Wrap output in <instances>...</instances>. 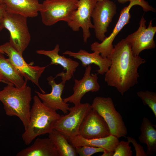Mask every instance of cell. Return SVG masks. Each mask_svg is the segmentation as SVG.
Instances as JSON below:
<instances>
[{
    "instance_id": "5b68a950",
    "label": "cell",
    "mask_w": 156,
    "mask_h": 156,
    "mask_svg": "<svg viewBox=\"0 0 156 156\" xmlns=\"http://www.w3.org/2000/svg\"><path fill=\"white\" fill-rule=\"evenodd\" d=\"M3 23L4 28L10 33L9 42L22 55L31 39L27 26V18L6 11Z\"/></svg>"
},
{
    "instance_id": "7c38bea8",
    "label": "cell",
    "mask_w": 156,
    "mask_h": 156,
    "mask_svg": "<svg viewBox=\"0 0 156 156\" xmlns=\"http://www.w3.org/2000/svg\"><path fill=\"white\" fill-rule=\"evenodd\" d=\"M146 21L143 16L140 21L138 29L125 38L131 44V49L134 56L139 55L143 50L155 47L154 37L156 32V27L153 26L152 20H151L146 28Z\"/></svg>"
},
{
    "instance_id": "cb8c5ba5",
    "label": "cell",
    "mask_w": 156,
    "mask_h": 156,
    "mask_svg": "<svg viewBox=\"0 0 156 156\" xmlns=\"http://www.w3.org/2000/svg\"><path fill=\"white\" fill-rule=\"evenodd\" d=\"M137 94L144 105H147L151 109L156 118V93L148 90H141L138 92Z\"/></svg>"
},
{
    "instance_id": "9a60e30c",
    "label": "cell",
    "mask_w": 156,
    "mask_h": 156,
    "mask_svg": "<svg viewBox=\"0 0 156 156\" xmlns=\"http://www.w3.org/2000/svg\"><path fill=\"white\" fill-rule=\"evenodd\" d=\"M55 78L52 76H49L47 79L49 84L52 88L50 93L43 94L37 91H35V93L46 107L56 111L60 110L64 114H67L69 108V104L65 103L61 97L65 84L62 82L57 84Z\"/></svg>"
},
{
    "instance_id": "5bb4252c",
    "label": "cell",
    "mask_w": 156,
    "mask_h": 156,
    "mask_svg": "<svg viewBox=\"0 0 156 156\" xmlns=\"http://www.w3.org/2000/svg\"><path fill=\"white\" fill-rule=\"evenodd\" d=\"M92 68L91 65L86 67L83 77L80 80L75 79L73 94L63 99L66 103H73L74 105L81 103V99L85 94L90 92H96L98 91L100 86L97 80L98 74H91Z\"/></svg>"
},
{
    "instance_id": "52a82bcc",
    "label": "cell",
    "mask_w": 156,
    "mask_h": 156,
    "mask_svg": "<svg viewBox=\"0 0 156 156\" xmlns=\"http://www.w3.org/2000/svg\"><path fill=\"white\" fill-rule=\"evenodd\" d=\"M136 5L141 6L146 12L150 11L152 8V6L145 0H131L129 5L121 10L118 21L110 35L106 37L101 43L96 41L92 43L90 46L91 51L99 52L103 57H109L114 48L113 41L123 27L129 22L130 10Z\"/></svg>"
},
{
    "instance_id": "6da1fadb",
    "label": "cell",
    "mask_w": 156,
    "mask_h": 156,
    "mask_svg": "<svg viewBox=\"0 0 156 156\" xmlns=\"http://www.w3.org/2000/svg\"><path fill=\"white\" fill-rule=\"evenodd\" d=\"M108 58L111 64L105 73V81L123 95L138 83V68L146 61L139 55H133L131 44L125 38L114 46Z\"/></svg>"
},
{
    "instance_id": "4dcf8cb0",
    "label": "cell",
    "mask_w": 156,
    "mask_h": 156,
    "mask_svg": "<svg viewBox=\"0 0 156 156\" xmlns=\"http://www.w3.org/2000/svg\"><path fill=\"white\" fill-rule=\"evenodd\" d=\"M3 79V77L2 75L0 73V83L1 82H2Z\"/></svg>"
},
{
    "instance_id": "ba28073f",
    "label": "cell",
    "mask_w": 156,
    "mask_h": 156,
    "mask_svg": "<svg viewBox=\"0 0 156 156\" xmlns=\"http://www.w3.org/2000/svg\"><path fill=\"white\" fill-rule=\"evenodd\" d=\"M92 109L88 103H81L69 107V112L65 115H60L54 124V129L63 134L69 142L78 135L82 122Z\"/></svg>"
},
{
    "instance_id": "484cf974",
    "label": "cell",
    "mask_w": 156,
    "mask_h": 156,
    "mask_svg": "<svg viewBox=\"0 0 156 156\" xmlns=\"http://www.w3.org/2000/svg\"><path fill=\"white\" fill-rule=\"evenodd\" d=\"M75 148L77 155L80 156H90L96 153L103 152L104 151L102 148L88 146H78Z\"/></svg>"
},
{
    "instance_id": "4316f807",
    "label": "cell",
    "mask_w": 156,
    "mask_h": 156,
    "mask_svg": "<svg viewBox=\"0 0 156 156\" xmlns=\"http://www.w3.org/2000/svg\"><path fill=\"white\" fill-rule=\"evenodd\" d=\"M127 141L132 143L134 147L136 152V156H147L143 147L137 142L135 139L130 137H127Z\"/></svg>"
},
{
    "instance_id": "8fae6325",
    "label": "cell",
    "mask_w": 156,
    "mask_h": 156,
    "mask_svg": "<svg viewBox=\"0 0 156 156\" xmlns=\"http://www.w3.org/2000/svg\"><path fill=\"white\" fill-rule=\"evenodd\" d=\"M97 1V0H78L77 8L67 23L74 31H78L80 28L82 29L84 43H87L90 36V29L94 28L91 20V15Z\"/></svg>"
},
{
    "instance_id": "d4e9b609",
    "label": "cell",
    "mask_w": 156,
    "mask_h": 156,
    "mask_svg": "<svg viewBox=\"0 0 156 156\" xmlns=\"http://www.w3.org/2000/svg\"><path fill=\"white\" fill-rule=\"evenodd\" d=\"M128 141L119 142L116 146L113 156H132L133 152Z\"/></svg>"
},
{
    "instance_id": "83f0119b",
    "label": "cell",
    "mask_w": 156,
    "mask_h": 156,
    "mask_svg": "<svg viewBox=\"0 0 156 156\" xmlns=\"http://www.w3.org/2000/svg\"><path fill=\"white\" fill-rule=\"evenodd\" d=\"M6 11V5L3 3L0 4V31L4 28L3 20Z\"/></svg>"
},
{
    "instance_id": "1f68e13d",
    "label": "cell",
    "mask_w": 156,
    "mask_h": 156,
    "mask_svg": "<svg viewBox=\"0 0 156 156\" xmlns=\"http://www.w3.org/2000/svg\"><path fill=\"white\" fill-rule=\"evenodd\" d=\"M0 53H1L3 54H5V53H4V52L2 50V49H1L0 47Z\"/></svg>"
},
{
    "instance_id": "30bf717a",
    "label": "cell",
    "mask_w": 156,
    "mask_h": 156,
    "mask_svg": "<svg viewBox=\"0 0 156 156\" xmlns=\"http://www.w3.org/2000/svg\"><path fill=\"white\" fill-rule=\"evenodd\" d=\"M117 13V6L110 0L97 1L92 14L95 36L97 39L102 41L106 38L107 28Z\"/></svg>"
},
{
    "instance_id": "4fadbf2b",
    "label": "cell",
    "mask_w": 156,
    "mask_h": 156,
    "mask_svg": "<svg viewBox=\"0 0 156 156\" xmlns=\"http://www.w3.org/2000/svg\"><path fill=\"white\" fill-rule=\"evenodd\" d=\"M111 135L109 127L103 118L92 109L82 122L78 135L87 139L105 137Z\"/></svg>"
},
{
    "instance_id": "ffe728a7",
    "label": "cell",
    "mask_w": 156,
    "mask_h": 156,
    "mask_svg": "<svg viewBox=\"0 0 156 156\" xmlns=\"http://www.w3.org/2000/svg\"><path fill=\"white\" fill-rule=\"evenodd\" d=\"M69 142L74 147L88 146L102 148L108 151H114L119 141L118 138L111 134L107 137L93 139H87L78 135Z\"/></svg>"
},
{
    "instance_id": "9c48e42d",
    "label": "cell",
    "mask_w": 156,
    "mask_h": 156,
    "mask_svg": "<svg viewBox=\"0 0 156 156\" xmlns=\"http://www.w3.org/2000/svg\"><path fill=\"white\" fill-rule=\"evenodd\" d=\"M0 47L3 51L8 56V59L13 67L25 79L31 81L38 87L42 93H45L39 85V79L46 66H33L27 64L22 55L14 48L9 42Z\"/></svg>"
},
{
    "instance_id": "d6986e66",
    "label": "cell",
    "mask_w": 156,
    "mask_h": 156,
    "mask_svg": "<svg viewBox=\"0 0 156 156\" xmlns=\"http://www.w3.org/2000/svg\"><path fill=\"white\" fill-rule=\"evenodd\" d=\"M16 156H59L54 144L49 138H37L30 146L18 152Z\"/></svg>"
},
{
    "instance_id": "44dd1931",
    "label": "cell",
    "mask_w": 156,
    "mask_h": 156,
    "mask_svg": "<svg viewBox=\"0 0 156 156\" xmlns=\"http://www.w3.org/2000/svg\"><path fill=\"white\" fill-rule=\"evenodd\" d=\"M3 54L0 52V73L3 77L2 82L16 87H22L27 83V80L24 79Z\"/></svg>"
},
{
    "instance_id": "2e32d148",
    "label": "cell",
    "mask_w": 156,
    "mask_h": 156,
    "mask_svg": "<svg viewBox=\"0 0 156 156\" xmlns=\"http://www.w3.org/2000/svg\"><path fill=\"white\" fill-rule=\"evenodd\" d=\"M60 51V46L57 44L52 50H37L36 52L38 54L49 57L51 60L49 65H60L63 67L64 70H66V72L62 71L58 73L55 77H61L62 82L65 84L66 81L69 80L73 76L74 72L79 65V63L71 58L66 57L64 55H60L58 54Z\"/></svg>"
},
{
    "instance_id": "277c9868",
    "label": "cell",
    "mask_w": 156,
    "mask_h": 156,
    "mask_svg": "<svg viewBox=\"0 0 156 156\" xmlns=\"http://www.w3.org/2000/svg\"><path fill=\"white\" fill-rule=\"evenodd\" d=\"M91 105L107 124L111 134L118 138L125 137L127 129L120 114L116 109L112 99L109 97L96 96Z\"/></svg>"
},
{
    "instance_id": "f1b7e54d",
    "label": "cell",
    "mask_w": 156,
    "mask_h": 156,
    "mask_svg": "<svg viewBox=\"0 0 156 156\" xmlns=\"http://www.w3.org/2000/svg\"><path fill=\"white\" fill-rule=\"evenodd\" d=\"M114 151H104L103 154L101 156H113Z\"/></svg>"
},
{
    "instance_id": "d6a6232c",
    "label": "cell",
    "mask_w": 156,
    "mask_h": 156,
    "mask_svg": "<svg viewBox=\"0 0 156 156\" xmlns=\"http://www.w3.org/2000/svg\"><path fill=\"white\" fill-rule=\"evenodd\" d=\"M3 3V0H0V4H2Z\"/></svg>"
},
{
    "instance_id": "ac0fdd59",
    "label": "cell",
    "mask_w": 156,
    "mask_h": 156,
    "mask_svg": "<svg viewBox=\"0 0 156 156\" xmlns=\"http://www.w3.org/2000/svg\"><path fill=\"white\" fill-rule=\"evenodd\" d=\"M7 12L27 17L37 16L42 6L38 0H3Z\"/></svg>"
},
{
    "instance_id": "f546056e",
    "label": "cell",
    "mask_w": 156,
    "mask_h": 156,
    "mask_svg": "<svg viewBox=\"0 0 156 156\" xmlns=\"http://www.w3.org/2000/svg\"><path fill=\"white\" fill-rule=\"evenodd\" d=\"M97 1H101V0H97ZM131 0H118V2L120 3L124 4L130 1Z\"/></svg>"
},
{
    "instance_id": "603a6c76",
    "label": "cell",
    "mask_w": 156,
    "mask_h": 156,
    "mask_svg": "<svg viewBox=\"0 0 156 156\" xmlns=\"http://www.w3.org/2000/svg\"><path fill=\"white\" fill-rule=\"evenodd\" d=\"M49 138L56 147L59 156H76L75 148L62 134L53 129L49 134Z\"/></svg>"
},
{
    "instance_id": "8992f818",
    "label": "cell",
    "mask_w": 156,
    "mask_h": 156,
    "mask_svg": "<svg viewBox=\"0 0 156 156\" xmlns=\"http://www.w3.org/2000/svg\"><path fill=\"white\" fill-rule=\"evenodd\" d=\"M78 0H45L39 11L43 24L53 25L60 21L67 23L77 9Z\"/></svg>"
},
{
    "instance_id": "7402d4cb",
    "label": "cell",
    "mask_w": 156,
    "mask_h": 156,
    "mask_svg": "<svg viewBox=\"0 0 156 156\" xmlns=\"http://www.w3.org/2000/svg\"><path fill=\"white\" fill-rule=\"evenodd\" d=\"M155 126L147 118L144 117L140 127L141 133L138 137L140 142L146 144L147 156L156 153V130Z\"/></svg>"
},
{
    "instance_id": "e0dca14e",
    "label": "cell",
    "mask_w": 156,
    "mask_h": 156,
    "mask_svg": "<svg viewBox=\"0 0 156 156\" xmlns=\"http://www.w3.org/2000/svg\"><path fill=\"white\" fill-rule=\"evenodd\" d=\"M62 54L79 60L81 62L82 65L84 67L92 64L97 65L99 67V69L96 70L97 74H105L108 70L111 64L110 59L108 57H103L97 51L91 53L83 49H80L77 52L66 50Z\"/></svg>"
},
{
    "instance_id": "7a4b0ae2",
    "label": "cell",
    "mask_w": 156,
    "mask_h": 156,
    "mask_svg": "<svg viewBox=\"0 0 156 156\" xmlns=\"http://www.w3.org/2000/svg\"><path fill=\"white\" fill-rule=\"evenodd\" d=\"M31 90L27 83L21 88L8 84L0 91V101L5 114L18 117L26 129L30 121Z\"/></svg>"
},
{
    "instance_id": "3957f363",
    "label": "cell",
    "mask_w": 156,
    "mask_h": 156,
    "mask_svg": "<svg viewBox=\"0 0 156 156\" xmlns=\"http://www.w3.org/2000/svg\"><path fill=\"white\" fill-rule=\"evenodd\" d=\"M60 115L44 105L38 96L35 95L30 109L29 122L22 135L24 143L29 145L37 136L49 134L54 129Z\"/></svg>"
}]
</instances>
